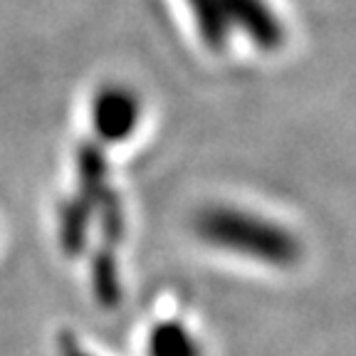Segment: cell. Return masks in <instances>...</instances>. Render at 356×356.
Returning <instances> with one entry per match:
<instances>
[{"label": "cell", "mask_w": 356, "mask_h": 356, "mask_svg": "<svg viewBox=\"0 0 356 356\" xmlns=\"http://www.w3.org/2000/svg\"><path fill=\"white\" fill-rule=\"evenodd\" d=\"M149 356H200V344L181 322H159L149 334Z\"/></svg>", "instance_id": "3957f363"}, {"label": "cell", "mask_w": 356, "mask_h": 356, "mask_svg": "<svg viewBox=\"0 0 356 356\" xmlns=\"http://www.w3.org/2000/svg\"><path fill=\"white\" fill-rule=\"evenodd\" d=\"M195 233L211 248L267 267H295L302 257V243L292 230L243 208H203L195 218Z\"/></svg>", "instance_id": "6da1fadb"}, {"label": "cell", "mask_w": 356, "mask_h": 356, "mask_svg": "<svg viewBox=\"0 0 356 356\" xmlns=\"http://www.w3.org/2000/svg\"><path fill=\"white\" fill-rule=\"evenodd\" d=\"M62 356H89V354L77 344V341H72L70 337H65V339H62Z\"/></svg>", "instance_id": "277c9868"}, {"label": "cell", "mask_w": 356, "mask_h": 356, "mask_svg": "<svg viewBox=\"0 0 356 356\" xmlns=\"http://www.w3.org/2000/svg\"><path fill=\"white\" fill-rule=\"evenodd\" d=\"M200 40L211 50H225L240 33L260 50H277L284 28L265 0H186Z\"/></svg>", "instance_id": "7a4b0ae2"}]
</instances>
